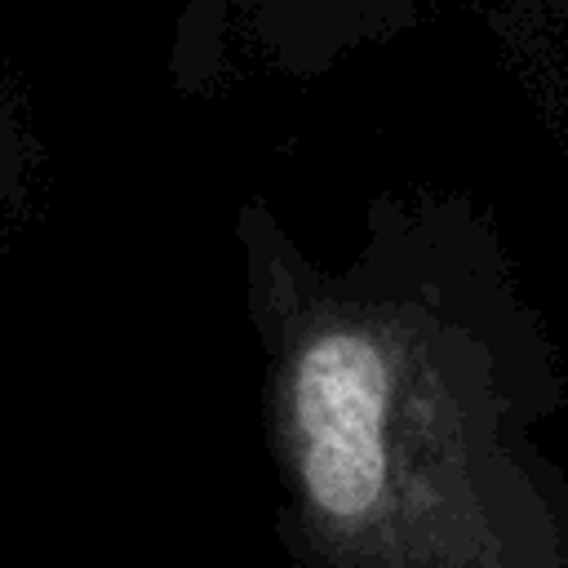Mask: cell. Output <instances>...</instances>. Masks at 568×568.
<instances>
[]
</instances>
